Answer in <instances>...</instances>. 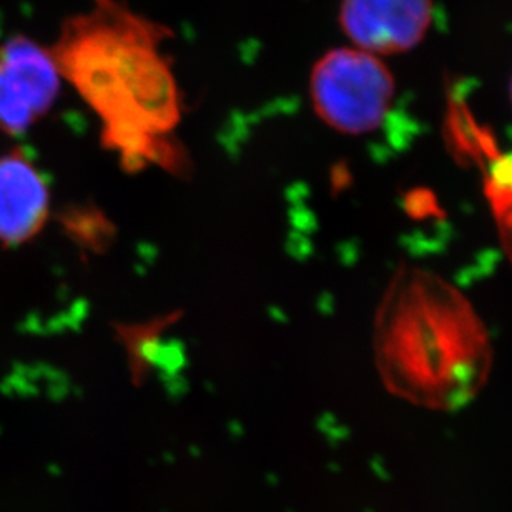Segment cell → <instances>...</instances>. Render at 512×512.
I'll use <instances>...</instances> for the list:
<instances>
[{
  "label": "cell",
  "mask_w": 512,
  "mask_h": 512,
  "mask_svg": "<svg viewBox=\"0 0 512 512\" xmlns=\"http://www.w3.org/2000/svg\"><path fill=\"white\" fill-rule=\"evenodd\" d=\"M170 30L119 0H92L65 20L50 49L60 77L77 90L102 125V142L132 170L182 167L175 140L182 105L162 42Z\"/></svg>",
  "instance_id": "6da1fadb"
},
{
  "label": "cell",
  "mask_w": 512,
  "mask_h": 512,
  "mask_svg": "<svg viewBox=\"0 0 512 512\" xmlns=\"http://www.w3.org/2000/svg\"><path fill=\"white\" fill-rule=\"evenodd\" d=\"M376 361L409 403L451 411L468 404L491 370V345L468 301L441 278L403 270L376 320Z\"/></svg>",
  "instance_id": "7a4b0ae2"
},
{
  "label": "cell",
  "mask_w": 512,
  "mask_h": 512,
  "mask_svg": "<svg viewBox=\"0 0 512 512\" xmlns=\"http://www.w3.org/2000/svg\"><path fill=\"white\" fill-rule=\"evenodd\" d=\"M310 97L326 125L348 135H370L388 124L396 82L376 55L335 49L311 70Z\"/></svg>",
  "instance_id": "3957f363"
},
{
  "label": "cell",
  "mask_w": 512,
  "mask_h": 512,
  "mask_svg": "<svg viewBox=\"0 0 512 512\" xmlns=\"http://www.w3.org/2000/svg\"><path fill=\"white\" fill-rule=\"evenodd\" d=\"M59 90L50 50L25 37L0 45V132H25L52 109Z\"/></svg>",
  "instance_id": "277c9868"
},
{
  "label": "cell",
  "mask_w": 512,
  "mask_h": 512,
  "mask_svg": "<svg viewBox=\"0 0 512 512\" xmlns=\"http://www.w3.org/2000/svg\"><path fill=\"white\" fill-rule=\"evenodd\" d=\"M433 17V0H341V27L358 49L371 55L414 49L428 34Z\"/></svg>",
  "instance_id": "5b68a950"
},
{
  "label": "cell",
  "mask_w": 512,
  "mask_h": 512,
  "mask_svg": "<svg viewBox=\"0 0 512 512\" xmlns=\"http://www.w3.org/2000/svg\"><path fill=\"white\" fill-rule=\"evenodd\" d=\"M49 213V190L29 157L12 150L0 157V243L20 245L34 237Z\"/></svg>",
  "instance_id": "8992f818"
},
{
  "label": "cell",
  "mask_w": 512,
  "mask_h": 512,
  "mask_svg": "<svg viewBox=\"0 0 512 512\" xmlns=\"http://www.w3.org/2000/svg\"><path fill=\"white\" fill-rule=\"evenodd\" d=\"M488 193L499 227L503 230L504 242L512 256V152L494 162Z\"/></svg>",
  "instance_id": "52a82bcc"
},
{
  "label": "cell",
  "mask_w": 512,
  "mask_h": 512,
  "mask_svg": "<svg viewBox=\"0 0 512 512\" xmlns=\"http://www.w3.org/2000/svg\"><path fill=\"white\" fill-rule=\"evenodd\" d=\"M509 94H511V102H512V79H511V85H509Z\"/></svg>",
  "instance_id": "ba28073f"
}]
</instances>
